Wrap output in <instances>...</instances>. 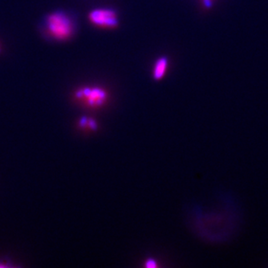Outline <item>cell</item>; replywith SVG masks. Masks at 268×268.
<instances>
[{"mask_svg": "<svg viewBox=\"0 0 268 268\" xmlns=\"http://www.w3.org/2000/svg\"><path fill=\"white\" fill-rule=\"evenodd\" d=\"M44 26L47 34L55 40H67L75 32L74 20L64 12H56L48 15Z\"/></svg>", "mask_w": 268, "mask_h": 268, "instance_id": "1", "label": "cell"}, {"mask_svg": "<svg viewBox=\"0 0 268 268\" xmlns=\"http://www.w3.org/2000/svg\"><path fill=\"white\" fill-rule=\"evenodd\" d=\"M144 266L146 268H157L158 266V263L153 258H148V259L145 260Z\"/></svg>", "mask_w": 268, "mask_h": 268, "instance_id": "5", "label": "cell"}, {"mask_svg": "<svg viewBox=\"0 0 268 268\" xmlns=\"http://www.w3.org/2000/svg\"><path fill=\"white\" fill-rule=\"evenodd\" d=\"M78 98H84L88 105L99 107L103 105L107 99V93L101 88H83L76 93Z\"/></svg>", "mask_w": 268, "mask_h": 268, "instance_id": "3", "label": "cell"}, {"mask_svg": "<svg viewBox=\"0 0 268 268\" xmlns=\"http://www.w3.org/2000/svg\"><path fill=\"white\" fill-rule=\"evenodd\" d=\"M88 18L95 26L105 28H112L118 25L117 12L111 9H96L90 13Z\"/></svg>", "mask_w": 268, "mask_h": 268, "instance_id": "2", "label": "cell"}, {"mask_svg": "<svg viewBox=\"0 0 268 268\" xmlns=\"http://www.w3.org/2000/svg\"><path fill=\"white\" fill-rule=\"evenodd\" d=\"M90 128H92V129H97V125L96 121L92 120V119H88V125Z\"/></svg>", "mask_w": 268, "mask_h": 268, "instance_id": "6", "label": "cell"}, {"mask_svg": "<svg viewBox=\"0 0 268 268\" xmlns=\"http://www.w3.org/2000/svg\"><path fill=\"white\" fill-rule=\"evenodd\" d=\"M168 61L166 57H162L157 59L153 69V77L154 80L163 79L168 70Z\"/></svg>", "mask_w": 268, "mask_h": 268, "instance_id": "4", "label": "cell"}]
</instances>
